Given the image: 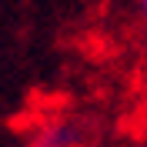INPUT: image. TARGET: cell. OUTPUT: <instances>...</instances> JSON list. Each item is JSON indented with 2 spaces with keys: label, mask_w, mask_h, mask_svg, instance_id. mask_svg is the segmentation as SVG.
I'll return each mask as SVG.
<instances>
[{
  "label": "cell",
  "mask_w": 147,
  "mask_h": 147,
  "mask_svg": "<svg viewBox=\"0 0 147 147\" xmlns=\"http://www.w3.org/2000/svg\"><path fill=\"white\" fill-rule=\"evenodd\" d=\"M77 144H80V127L70 120L47 124L44 134H40V147H77Z\"/></svg>",
  "instance_id": "6da1fadb"
},
{
  "label": "cell",
  "mask_w": 147,
  "mask_h": 147,
  "mask_svg": "<svg viewBox=\"0 0 147 147\" xmlns=\"http://www.w3.org/2000/svg\"><path fill=\"white\" fill-rule=\"evenodd\" d=\"M137 10H140V17H144V24H147V0H137Z\"/></svg>",
  "instance_id": "7a4b0ae2"
}]
</instances>
